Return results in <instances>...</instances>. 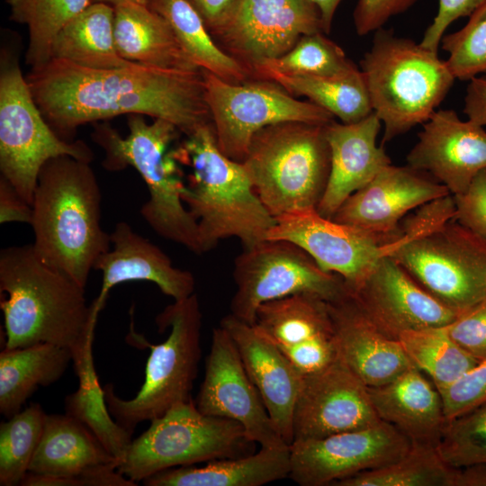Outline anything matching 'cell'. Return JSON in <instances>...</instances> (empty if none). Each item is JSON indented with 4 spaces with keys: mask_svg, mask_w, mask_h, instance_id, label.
Returning a JSON list of instances; mask_svg holds the SVG:
<instances>
[{
    "mask_svg": "<svg viewBox=\"0 0 486 486\" xmlns=\"http://www.w3.org/2000/svg\"><path fill=\"white\" fill-rule=\"evenodd\" d=\"M26 80L46 121L66 140L83 124L122 114L163 119L184 135L212 122L202 69L130 62L99 70L53 58Z\"/></svg>",
    "mask_w": 486,
    "mask_h": 486,
    "instance_id": "obj_1",
    "label": "cell"
},
{
    "mask_svg": "<svg viewBox=\"0 0 486 486\" xmlns=\"http://www.w3.org/2000/svg\"><path fill=\"white\" fill-rule=\"evenodd\" d=\"M0 293L4 349L58 346L71 352L74 369L93 360L98 313L85 288L45 264L32 244L0 251Z\"/></svg>",
    "mask_w": 486,
    "mask_h": 486,
    "instance_id": "obj_2",
    "label": "cell"
},
{
    "mask_svg": "<svg viewBox=\"0 0 486 486\" xmlns=\"http://www.w3.org/2000/svg\"><path fill=\"white\" fill-rule=\"evenodd\" d=\"M32 244L48 266L82 287L97 260L111 248L101 226V191L90 163L70 156L41 167L32 202Z\"/></svg>",
    "mask_w": 486,
    "mask_h": 486,
    "instance_id": "obj_3",
    "label": "cell"
},
{
    "mask_svg": "<svg viewBox=\"0 0 486 486\" xmlns=\"http://www.w3.org/2000/svg\"><path fill=\"white\" fill-rule=\"evenodd\" d=\"M185 136L172 153L192 171L181 196L197 223L202 252L229 238H237L243 248L265 239L275 218L257 196L243 164L221 152L212 123Z\"/></svg>",
    "mask_w": 486,
    "mask_h": 486,
    "instance_id": "obj_4",
    "label": "cell"
},
{
    "mask_svg": "<svg viewBox=\"0 0 486 486\" xmlns=\"http://www.w3.org/2000/svg\"><path fill=\"white\" fill-rule=\"evenodd\" d=\"M128 126L125 138L108 123L94 126L92 138L104 151L103 166L112 172L136 169L149 194L140 208L145 221L159 237L202 254L197 223L182 200L184 182L167 152L180 130L163 119L147 122L142 114H130Z\"/></svg>",
    "mask_w": 486,
    "mask_h": 486,
    "instance_id": "obj_5",
    "label": "cell"
},
{
    "mask_svg": "<svg viewBox=\"0 0 486 486\" xmlns=\"http://www.w3.org/2000/svg\"><path fill=\"white\" fill-rule=\"evenodd\" d=\"M374 32L360 70L373 112L384 126L382 143H386L426 122L455 78L437 52L391 30Z\"/></svg>",
    "mask_w": 486,
    "mask_h": 486,
    "instance_id": "obj_6",
    "label": "cell"
},
{
    "mask_svg": "<svg viewBox=\"0 0 486 486\" xmlns=\"http://www.w3.org/2000/svg\"><path fill=\"white\" fill-rule=\"evenodd\" d=\"M325 125L282 122L253 136L241 163L273 217L320 203L330 173Z\"/></svg>",
    "mask_w": 486,
    "mask_h": 486,
    "instance_id": "obj_7",
    "label": "cell"
},
{
    "mask_svg": "<svg viewBox=\"0 0 486 486\" xmlns=\"http://www.w3.org/2000/svg\"><path fill=\"white\" fill-rule=\"evenodd\" d=\"M202 311L195 293L167 305L157 317L159 332L169 328L166 339L152 345L132 329L130 337L150 348L145 379L133 399L119 398L112 383L104 388L108 410L114 420L133 434L142 421L160 417L173 406L192 400L191 392L202 356Z\"/></svg>",
    "mask_w": 486,
    "mask_h": 486,
    "instance_id": "obj_8",
    "label": "cell"
},
{
    "mask_svg": "<svg viewBox=\"0 0 486 486\" xmlns=\"http://www.w3.org/2000/svg\"><path fill=\"white\" fill-rule=\"evenodd\" d=\"M253 444L238 422L205 415L192 400L150 420L117 471L137 483L167 469L251 454Z\"/></svg>",
    "mask_w": 486,
    "mask_h": 486,
    "instance_id": "obj_9",
    "label": "cell"
},
{
    "mask_svg": "<svg viewBox=\"0 0 486 486\" xmlns=\"http://www.w3.org/2000/svg\"><path fill=\"white\" fill-rule=\"evenodd\" d=\"M391 255L427 292L457 312L486 297V239L454 219L421 221Z\"/></svg>",
    "mask_w": 486,
    "mask_h": 486,
    "instance_id": "obj_10",
    "label": "cell"
},
{
    "mask_svg": "<svg viewBox=\"0 0 486 486\" xmlns=\"http://www.w3.org/2000/svg\"><path fill=\"white\" fill-rule=\"evenodd\" d=\"M0 171L32 205L39 173L55 158L70 156L91 163L94 153L83 140L59 137L39 109L16 58L1 53Z\"/></svg>",
    "mask_w": 486,
    "mask_h": 486,
    "instance_id": "obj_11",
    "label": "cell"
},
{
    "mask_svg": "<svg viewBox=\"0 0 486 486\" xmlns=\"http://www.w3.org/2000/svg\"><path fill=\"white\" fill-rule=\"evenodd\" d=\"M233 279L230 313L251 325L258 307L272 300L308 293L334 302L347 293L341 276L325 272L304 249L284 239L265 238L243 248Z\"/></svg>",
    "mask_w": 486,
    "mask_h": 486,
    "instance_id": "obj_12",
    "label": "cell"
},
{
    "mask_svg": "<svg viewBox=\"0 0 486 486\" xmlns=\"http://www.w3.org/2000/svg\"><path fill=\"white\" fill-rule=\"evenodd\" d=\"M206 101L217 144L228 158L242 162L253 136L282 122L327 124L334 116L312 102L292 97L266 80L230 83L203 70Z\"/></svg>",
    "mask_w": 486,
    "mask_h": 486,
    "instance_id": "obj_13",
    "label": "cell"
},
{
    "mask_svg": "<svg viewBox=\"0 0 486 486\" xmlns=\"http://www.w3.org/2000/svg\"><path fill=\"white\" fill-rule=\"evenodd\" d=\"M400 231L393 236L377 235L326 218L316 209H308L276 217L266 238L298 245L322 270L338 274L346 287L352 288L381 258L398 249L402 243Z\"/></svg>",
    "mask_w": 486,
    "mask_h": 486,
    "instance_id": "obj_14",
    "label": "cell"
},
{
    "mask_svg": "<svg viewBox=\"0 0 486 486\" xmlns=\"http://www.w3.org/2000/svg\"><path fill=\"white\" fill-rule=\"evenodd\" d=\"M322 32L310 0H235L212 33L252 75L255 67L288 52L304 35Z\"/></svg>",
    "mask_w": 486,
    "mask_h": 486,
    "instance_id": "obj_15",
    "label": "cell"
},
{
    "mask_svg": "<svg viewBox=\"0 0 486 486\" xmlns=\"http://www.w3.org/2000/svg\"><path fill=\"white\" fill-rule=\"evenodd\" d=\"M411 442L381 420L359 429L290 446V473L301 486H328L359 472L377 469L403 456Z\"/></svg>",
    "mask_w": 486,
    "mask_h": 486,
    "instance_id": "obj_16",
    "label": "cell"
},
{
    "mask_svg": "<svg viewBox=\"0 0 486 486\" xmlns=\"http://www.w3.org/2000/svg\"><path fill=\"white\" fill-rule=\"evenodd\" d=\"M194 403L203 414L234 420L261 447L288 446L276 430L230 334L214 328Z\"/></svg>",
    "mask_w": 486,
    "mask_h": 486,
    "instance_id": "obj_17",
    "label": "cell"
},
{
    "mask_svg": "<svg viewBox=\"0 0 486 486\" xmlns=\"http://www.w3.org/2000/svg\"><path fill=\"white\" fill-rule=\"evenodd\" d=\"M347 290L370 322L394 339L405 331L445 327L459 314L427 292L391 256L381 258Z\"/></svg>",
    "mask_w": 486,
    "mask_h": 486,
    "instance_id": "obj_18",
    "label": "cell"
},
{
    "mask_svg": "<svg viewBox=\"0 0 486 486\" xmlns=\"http://www.w3.org/2000/svg\"><path fill=\"white\" fill-rule=\"evenodd\" d=\"M381 420L368 386L338 358L303 376L293 412V442L364 428Z\"/></svg>",
    "mask_w": 486,
    "mask_h": 486,
    "instance_id": "obj_19",
    "label": "cell"
},
{
    "mask_svg": "<svg viewBox=\"0 0 486 486\" xmlns=\"http://www.w3.org/2000/svg\"><path fill=\"white\" fill-rule=\"evenodd\" d=\"M407 165L428 174L452 195L464 193L486 169V130L454 110H436L424 122Z\"/></svg>",
    "mask_w": 486,
    "mask_h": 486,
    "instance_id": "obj_20",
    "label": "cell"
},
{
    "mask_svg": "<svg viewBox=\"0 0 486 486\" xmlns=\"http://www.w3.org/2000/svg\"><path fill=\"white\" fill-rule=\"evenodd\" d=\"M448 194V189L428 174L408 165L391 164L352 194L331 219L374 234L393 236L410 211Z\"/></svg>",
    "mask_w": 486,
    "mask_h": 486,
    "instance_id": "obj_21",
    "label": "cell"
},
{
    "mask_svg": "<svg viewBox=\"0 0 486 486\" xmlns=\"http://www.w3.org/2000/svg\"><path fill=\"white\" fill-rule=\"evenodd\" d=\"M220 326L231 337L276 430L290 446L293 442L294 407L303 376L254 325L229 313Z\"/></svg>",
    "mask_w": 486,
    "mask_h": 486,
    "instance_id": "obj_22",
    "label": "cell"
},
{
    "mask_svg": "<svg viewBox=\"0 0 486 486\" xmlns=\"http://www.w3.org/2000/svg\"><path fill=\"white\" fill-rule=\"evenodd\" d=\"M111 245L97 260L94 269L102 272L101 290L92 306L99 314L109 292L130 281H148L174 301L194 293L195 280L187 270L176 267L169 256L149 239L137 233L125 221L118 222L110 234Z\"/></svg>",
    "mask_w": 486,
    "mask_h": 486,
    "instance_id": "obj_23",
    "label": "cell"
},
{
    "mask_svg": "<svg viewBox=\"0 0 486 486\" xmlns=\"http://www.w3.org/2000/svg\"><path fill=\"white\" fill-rule=\"evenodd\" d=\"M381 125L374 112L356 122L332 121L325 125L330 150V173L316 208L320 215L331 219L352 194L392 164L382 146L376 144Z\"/></svg>",
    "mask_w": 486,
    "mask_h": 486,
    "instance_id": "obj_24",
    "label": "cell"
},
{
    "mask_svg": "<svg viewBox=\"0 0 486 486\" xmlns=\"http://www.w3.org/2000/svg\"><path fill=\"white\" fill-rule=\"evenodd\" d=\"M328 303L338 358L368 387L385 384L414 366L400 341L378 330L348 290Z\"/></svg>",
    "mask_w": 486,
    "mask_h": 486,
    "instance_id": "obj_25",
    "label": "cell"
},
{
    "mask_svg": "<svg viewBox=\"0 0 486 486\" xmlns=\"http://www.w3.org/2000/svg\"><path fill=\"white\" fill-rule=\"evenodd\" d=\"M368 390L380 419L411 444L437 446L446 423L443 401L421 371L410 366L391 382Z\"/></svg>",
    "mask_w": 486,
    "mask_h": 486,
    "instance_id": "obj_26",
    "label": "cell"
},
{
    "mask_svg": "<svg viewBox=\"0 0 486 486\" xmlns=\"http://www.w3.org/2000/svg\"><path fill=\"white\" fill-rule=\"evenodd\" d=\"M114 7L117 50L128 61L165 69H200L184 52L169 23L147 4Z\"/></svg>",
    "mask_w": 486,
    "mask_h": 486,
    "instance_id": "obj_27",
    "label": "cell"
},
{
    "mask_svg": "<svg viewBox=\"0 0 486 486\" xmlns=\"http://www.w3.org/2000/svg\"><path fill=\"white\" fill-rule=\"evenodd\" d=\"M290 446L261 447L256 453L179 466L144 481L146 486H261L289 476Z\"/></svg>",
    "mask_w": 486,
    "mask_h": 486,
    "instance_id": "obj_28",
    "label": "cell"
},
{
    "mask_svg": "<svg viewBox=\"0 0 486 486\" xmlns=\"http://www.w3.org/2000/svg\"><path fill=\"white\" fill-rule=\"evenodd\" d=\"M119 461L90 428L68 414L46 416L40 442L28 472L46 476H70Z\"/></svg>",
    "mask_w": 486,
    "mask_h": 486,
    "instance_id": "obj_29",
    "label": "cell"
},
{
    "mask_svg": "<svg viewBox=\"0 0 486 486\" xmlns=\"http://www.w3.org/2000/svg\"><path fill=\"white\" fill-rule=\"evenodd\" d=\"M114 7L91 3L57 34L51 59H60L90 69H113L128 66L119 54L114 39Z\"/></svg>",
    "mask_w": 486,
    "mask_h": 486,
    "instance_id": "obj_30",
    "label": "cell"
},
{
    "mask_svg": "<svg viewBox=\"0 0 486 486\" xmlns=\"http://www.w3.org/2000/svg\"><path fill=\"white\" fill-rule=\"evenodd\" d=\"M71 352L50 344H39L0 354V413L9 418L40 387L57 382L65 373Z\"/></svg>",
    "mask_w": 486,
    "mask_h": 486,
    "instance_id": "obj_31",
    "label": "cell"
},
{
    "mask_svg": "<svg viewBox=\"0 0 486 486\" xmlns=\"http://www.w3.org/2000/svg\"><path fill=\"white\" fill-rule=\"evenodd\" d=\"M256 76L274 82L291 94L307 96L343 123L359 122L373 112L364 75L356 67L332 76L288 75L266 70Z\"/></svg>",
    "mask_w": 486,
    "mask_h": 486,
    "instance_id": "obj_32",
    "label": "cell"
},
{
    "mask_svg": "<svg viewBox=\"0 0 486 486\" xmlns=\"http://www.w3.org/2000/svg\"><path fill=\"white\" fill-rule=\"evenodd\" d=\"M147 5L166 20L184 52L200 69L230 83L247 81L249 71L214 41L187 0H148Z\"/></svg>",
    "mask_w": 486,
    "mask_h": 486,
    "instance_id": "obj_33",
    "label": "cell"
},
{
    "mask_svg": "<svg viewBox=\"0 0 486 486\" xmlns=\"http://www.w3.org/2000/svg\"><path fill=\"white\" fill-rule=\"evenodd\" d=\"M252 325L276 346H292L334 333L328 302L308 293L264 302Z\"/></svg>",
    "mask_w": 486,
    "mask_h": 486,
    "instance_id": "obj_34",
    "label": "cell"
},
{
    "mask_svg": "<svg viewBox=\"0 0 486 486\" xmlns=\"http://www.w3.org/2000/svg\"><path fill=\"white\" fill-rule=\"evenodd\" d=\"M457 472V467L442 459L436 447L411 444L397 461L343 479L333 486H456Z\"/></svg>",
    "mask_w": 486,
    "mask_h": 486,
    "instance_id": "obj_35",
    "label": "cell"
},
{
    "mask_svg": "<svg viewBox=\"0 0 486 486\" xmlns=\"http://www.w3.org/2000/svg\"><path fill=\"white\" fill-rule=\"evenodd\" d=\"M398 340L411 364L430 377L437 391L479 362L454 342L443 327L405 331Z\"/></svg>",
    "mask_w": 486,
    "mask_h": 486,
    "instance_id": "obj_36",
    "label": "cell"
},
{
    "mask_svg": "<svg viewBox=\"0 0 486 486\" xmlns=\"http://www.w3.org/2000/svg\"><path fill=\"white\" fill-rule=\"evenodd\" d=\"M10 19L29 31L26 63L32 69L48 64L53 40L60 30L85 10L91 0H6Z\"/></svg>",
    "mask_w": 486,
    "mask_h": 486,
    "instance_id": "obj_37",
    "label": "cell"
},
{
    "mask_svg": "<svg viewBox=\"0 0 486 486\" xmlns=\"http://www.w3.org/2000/svg\"><path fill=\"white\" fill-rule=\"evenodd\" d=\"M76 374L79 387L67 396L66 413L86 425L120 464L132 441V433L112 418L94 364Z\"/></svg>",
    "mask_w": 486,
    "mask_h": 486,
    "instance_id": "obj_38",
    "label": "cell"
},
{
    "mask_svg": "<svg viewBox=\"0 0 486 486\" xmlns=\"http://www.w3.org/2000/svg\"><path fill=\"white\" fill-rule=\"evenodd\" d=\"M47 414L32 403L0 425V485H21L40 442Z\"/></svg>",
    "mask_w": 486,
    "mask_h": 486,
    "instance_id": "obj_39",
    "label": "cell"
},
{
    "mask_svg": "<svg viewBox=\"0 0 486 486\" xmlns=\"http://www.w3.org/2000/svg\"><path fill=\"white\" fill-rule=\"evenodd\" d=\"M356 67L338 44L320 32L302 36L285 54L255 67L252 75L271 70L288 75L332 76Z\"/></svg>",
    "mask_w": 486,
    "mask_h": 486,
    "instance_id": "obj_40",
    "label": "cell"
},
{
    "mask_svg": "<svg viewBox=\"0 0 486 486\" xmlns=\"http://www.w3.org/2000/svg\"><path fill=\"white\" fill-rule=\"evenodd\" d=\"M436 449L452 467L486 464V402L446 421Z\"/></svg>",
    "mask_w": 486,
    "mask_h": 486,
    "instance_id": "obj_41",
    "label": "cell"
},
{
    "mask_svg": "<svg viewBox=\"0 0 486 486\" xmlns=\"http://www.w3.org/2000/svg\"><path fill=\"white\" fill-rule=\"evenodd\" d=\"M441 43L449 54L446 62L455 79L471 80L486 72V3L461 30L444 35Z\"/></svg>",
    "mask_w": 486,
    "mask_h": 486,
    "instance_id": "obj_42",
    "label": "cell"
},
{
    "mask_svg": "<svg viewBox=\"0 0 486 486\" xmlns=\"http://www.w3.org/2000/svg\"><path fill=\"white\" fill-rule=\"evenodd\" d=\"M438 392L446 421L486 402V357Z\"/></svg>",
    "mask_w": 486,
    "mask_h": 486,
    "instance_id": "obj_43",
    "label": "cell"
},
{
    "mask_svg": "<svg viewBox=\"0 0 486 486\" xmlns=\"http://www.w3.org/2000/svg\"><path fill=\"white\" fill-rule=\"evenodd\" d=\"M443 328L466 353L477 360L486 357V297Z\"/></svg>",
    "mask_w": 486,
    "mask_h": 486,
    "instance_id": "obj_44",
    "label": "cell"
},
{
    "mask_svg": "<svg viewBox=\"0 0 486 486\" xmlns=\"http://www.w3.org/2000/svg\"><path fill=\"white\" fill-rule=\"evenodd\" d=\"M277 347L302 376L317 373L338 359L334 333Z\"/></svg>",
    "mask_w": 486,
    "mask_h": 486,
    "instance_id": "obj_45",
    "label": "cell"
},
{
    "mask_svg": "<svg viewBox=\"0 0 486 486\" xmlns=\"http://www.w3.org/2000/svg\"><path fill=\"white\" fill-rule=\"evenodd\" d=\"M453 196L454 220L486 239V169L476 175L464 193Z\"/></svg>",
    "mask_w": 486,
    "mask_h": 486,
    "instance_id": "obj_46",
    "label": "cell"
},
{
    "mask_svg": "<svg viewBox=\"0 0 486 486\" xmlns=\"http://www.w3.org/2000/svg\"><path fill=\"white\" fill-rule=\"evenodd\" d=\"M22 486H135L117 471L115 465H105L70 476H46L28 472Z\"/></svg>",
    "mask_w": 486,
    "mask_h": 486,
    "instance_id": "obj_47",
    "label": "cell"
},
{
    "mask_svg": "<svg viewBox=\"0 0 486 486\" xmlns=\"http://www.w3.org/2000/svg\"><path fill=\"white\" fill-rule=\"evenodd\" d=\"M417 0H358L354 10V23L358 35L382 28L392 17L404 13Z\"/></svg>",
    "mask_w": 486,
    "mask_h": 486,
    "instance_id": "obj_48",
    "label": "cell"
},
{
    "mask_svg": "<svg viewBox=\"0 0 486 486\" xmlns=\"http://www.w3.org/2000/svg\"><path fill=\"white\" fill-rule=\"evenodd\" d=\"M486 0H438V9L433 22L426 30L421 41L423 47L437 52L446 30L455 20L470 16Z\"/></svg>",
    "mask_w": 486,
    "mask_h": 486,
    "instance_id": "obj_49",
    "label": "cell"
},
{
    "mask_svg": "<svg viewBox=\"0 0 486 486\" xmlns=\"http://www.w3.org/2000/svg\"><path fill=\"white\" fill-rule=\"evenodd\" d=\"M32 208L4 177H0V223H31Z\"/></svg>",
    "mask_w": 486,
    "mask_h": 486,
    "instance_id": "obj_50",
    "label": "cell"
},
{
    "mask_svg": "<svg viewBox=\"0 0 486 486\" xmlns=\"http://www.w3.org/2000/svg\"><path fill=\"white\" fill-rule=\"evenodd\" d=\"M464 114L469 120L486 126V76H475L470 80L464 97Z\"/></svg>",
    "mask_w": 486,
    "mask_h": 486,
    "instance_id": "obj_51",
    "label": "cell"
},
{
    "mask_svg": "<svg viewBox=\"0 0 486 486\" xmlns=\"http://www.w3.org/2000/svg\"><path fill=\"white\" fill-rule=\"evenodd\" d=\"M204 22L212 34L226 19L235 0H187Z\"/></svg>",
    "mask_w": 486,
    "mask_h": 486,
    "instance_id": "obj_52",
    "label": "cell"
},
{
    "mask_svg": "<svg viewBox=\"0 0 486 486\" xmlns=\"http://www.w3.org/2000/svg\"><path fill=\"white\" fill-rule=\"evenodd\" d=\"M319 11L321 22V30L329 33L335 13L342 0H310Z\"/></svg>",
    "mask_w": 486,
    "mask_h": 486,
    "instance_id": "obj_53",
    "label": "cell"
},
{
    "mask_svg": "<svg viewBox=\"0 0 486 486\" xmlns=\"http://www.w3.org/2000/svg\"><path fill=\"white\" fill-rule=\"evenodd\" d=\"M148 0H91V3H104L112 6L122 4H147Z\"/></svg>",
    "mask_w": 486,
    "mask_h": 486,
    "instance_id": "obj_54",
    "label": "cell"
}]
</instances>
